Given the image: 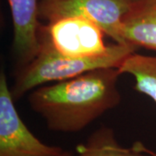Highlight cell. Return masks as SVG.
<instances>
[{
	"label": "cell",
	"mask_w": 156,
	"mask_h": 156,
	"mask_svg": "<svg viewBox=\"0 0 156 156\" xmlns=\"http://www.w3.org/2000/svg\"><path fill=\"white\" fill-rule=\"evenodd\" d=\"M105 32L96 23L79 17H69L40 24L38 40L62 55L83 58L106 53Z\"/></svg>",
	"instance_id": "obj_4"
},
{
	"label": "cell",
	"mask_w": 156,
	"mask_h": 156,
	"mask_svg": "<svg viewBox=\"0 0 156 156\" xmlns=\"http://www.w3.org/2000/svg\"><path fill=\"white\" fill-rule=\"evenodd\" d=\"M133 1H135V0H133Z\"/></svg>",
	"instance_id": "obj_11"
},
{
	"label": "cell",
	"mask_w": 156,
	"mask_h": 156,
	"mask_svg": "<svg viewBox=\"0 0 156 156\" xmlns=\"http://www.w3.org/2000/svg\"><path fill=\"white\" fill-rule=\"evenodd\" d=\"M76 156H156L142 142L136 141L130 147L119 143L114 129L101 127L76 147Z\"/></svg>",
	"instance_id": "obj_8"
},
{
	"label": "cell",
	"mask_w": 156,
	"mask_h": 156,
	"mask_svg": "<svg viewBox=\"0 0 156 156\" xmlns=\"http://www.w3.org/2000/svg\"><path fill=\"white\" fill-rule=\"evenodd\" d=\"M13 23V50L18 62L26 65L39 50L38 0H7Z\"/></svg>",
	"instance_id": "obj_6"
},
{
	"label": "cell",
	"mask_w": 156,
	"mask_h": 156,
	"mask_svg": "<svg viewBox=\"0 0 156 156\" xmlns=\"http://www.w3.org/2000/svg\"><path fill=\"white\" fill-rule=\"evenodd\" d=\"M121 75L118 68L99 69L43 85L30 92L29 104L51 131L77 133L121 103Z\"/></svg>",
	"instance_id": "obj_1"
},
{
	"label": "cell",
	"mask_w": 156,
	"mask_h": 156,
	"mask_svg": "<svg viewBox=\"0 0 156 156\" xmlns=\"http://www.w3.org/2000/svg\"><path fill=\"white\" fill-rule=\"evenodd\" d=\"M58 156H73V154L70 151L64 150L63 152H62V153L61 154H59Z\"/></svg>",
	"instance_id": "obj_10"
},
{
	"label": "cell",
	"mask_w": 156,
	"mask_h": 156,
	"mask_svg": "<svg viewBox=\"0 0 156 156\" xmlns=\"http://www.w3.org/2000/svg\"><path fill=\"white\" fill-rule=\"evenodd\" d=\"M5 72L0 74V156H58L64 151L45 144L24 124L16 109Z\"/></svg>",
	"instance_id": "obj_5"
},
{
	"label": "cell",
	"mask_w": 156,
	"mask_h": 156,
	"mask_svg": "<svg viewBox=\"0 0 156 156\" xmlns=\"http://www.w3.org/2000/svg\"><path fill=\"white\" fill-rule=\"evenodd\" d=\"M126 44L156 51V0H135L122 19Z\"/></svg>",
	"instance_id": "obj_7"
},
{
	"label": "cell",
	"mask_w": 156,
	"mask_h": 156,
	"mask_svg": "<svg viewBox=\"0 0 156 156\" xmlns=\"http://www.w3.org/2000/svg\"><path fill=\"white\" fill-rule=\"evenodd\" d=\"M138 48L129 44L109 45L106 53L99 56L75 58L62 55L44 41H39V50L33 60L21 67L11 89L14 100L40 86L62 82L92 70L118 68L123 60Z\"/></svg>",
	"instance_id": "obj_2"
},
{
	"label": "cell",
	"mask_w": 156,
	"mask_h": 156,
	"mask_svg": "<svg viewBox=\"0 0 156 156\" xmlns=\"http://www.w3.org/2000/svg\"><path fill=\"white\" fill-rule=\"evenodd\" d=\"M121 74L134 79V89L148 96L156 103V56L136 52L128 56L118 67Z\"/></svg>",
	"instance_id": "obj_9"
},
{
	"label": "cell",
	"mask_w": 156,
	"mask_h": 156,
	"mask_svg": "<svg viewBox=\"0 0 156 156\" xmlns=\"http://www.w3.org/2000/svg\"><path fill=\"white\" fill-rule=\"evenodd\" d=\"M133 0H41L38 17L46 22L79 17L96 23L116 44H126L122 19Z\"/></svg>",
	"instance_id": "obj_3"
}]
</instances>
